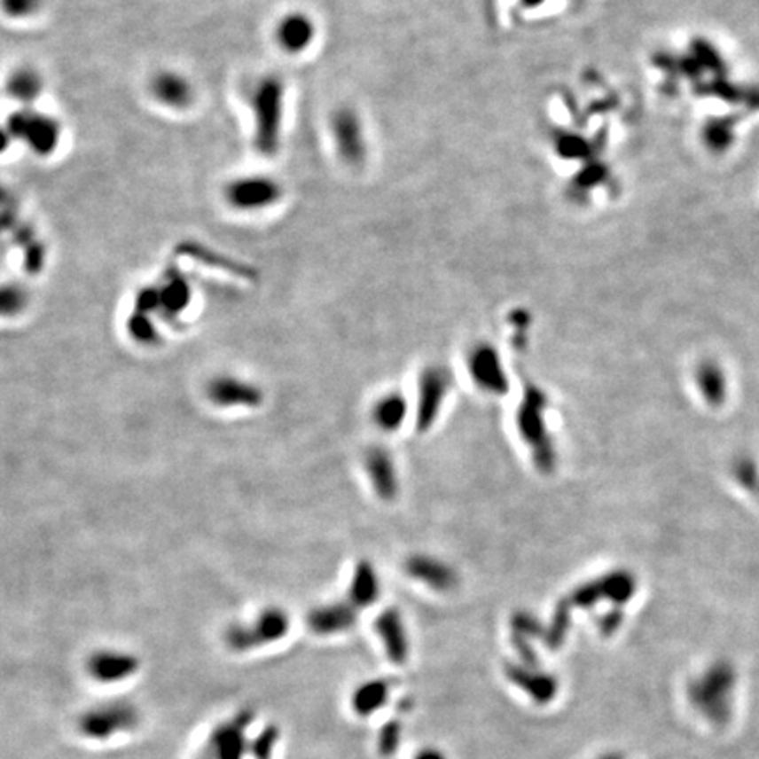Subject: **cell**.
Instances as JSON below:
<instances>
[{
  "label": "cell",
  "instance_id": "cell-1",
  "mask_svg": "<svg viewBox=\"0 0 759 759\" xmlns=\"http://www.w3.org/2000/svg\"><path fill=\"white\" fill-rule=\"evenodd\" d=\"M245 97L252 114V145L261 157L271 159L282 145L285 83L277 74H262L248 85Z\"/></svg>",
  "mask_w": 759,
  "mask_h": 759
},
{
  "label": "cell",
  "instance_id": "cell-2",
  "mask_svg": "<svg viewBox=\"0 0 759 759\" xmlns=\"http://www.w3.org/2000/svg\"><path fill=\"white\" fill-rule=\"evenodd\" d=\"M5 125L14 143L25 146L39 159L53 157L64 137V125L55 114L34 107H16L7 118Z\"/></svg>",
  "mask_w": 759,
  "mask_h": 759
},
{
  "label": "cell",
  "instance_id": "cell-3",
  "mask_svg": "<svg viewBox=\"0 0 759 759\" xmlns=\"http://www.w3.org/2000/svg\"><path fill=\"white\" fill-rule=\"evenodd\" d=\"M222 202L238 215H257L271 209L284 199V187L264 173L231 176L220 190Z\"/></svg>",
  "mask_w": 759,
  "mask_h": 759
},
{
  "label": "cell",
  "instance_id": "cell-4",
  "mask_svg": "<svg viewBox=\"0 0 759 759\" xmlns=\"http://www.w3.org/2000/svg\"><path fill=\"white\" fill-rule=\"evenodd\" d=\"M735 673L726 663L712 666L700 680H696L689 696L692 705L714 724H724L732 714V691Z\"/></svg>",
  "mask_w": 759,
  "mask_h": 759
},
{
  "label": "cell",
  "instance_id": "cell-5",
  "mask_svg": "<svg viewBox=\"0 0 759 759\" xmlns=\"http://www.w3.org/2000/svg\"><path fill=\"white\" fill-rule=\"evenodd\" d=\"M146 94L160 109L187 113L197 102V87L187 73L176 67H159L146 80Z\"/></svg>",
  "mask_w": 759,
  "mask_h": 759
},
{
  "label": "cell",
  "instance_id": "cell-6",
  "mask_svg": "<svg viewBox=\"0 0 759 759\" xmlns=\"http://www.w3.org/2000/svg\"><path fill=\"white\" fill-rule=\"evenodd\" d=\"M139 721V714L127 703H107L95 707L80 717V733L90 740H107L118 733L132 730Z\"/></svg>",
  "mask_w": 759,
  "mask_h": 759
},
{
  "label": "cell",
  "instance_id": "cell-7",
  "mask_svg": "<svg viewBox=\"0 0 759 759\" xmlns=\"http://www.w3.org/2000/svg\"><path fill=\"white\" fill-rule=\"evenodd\" d=\"M288 630V617L280 610H266L252 626H236L229 631L227 642L236 651H248L255 646L282 638Z\"/></svg>",
  "mask_w": 759,
  "mask_h": 759
},
{
  "label": "cell",
  "instance_id": "cell-8",
  "mask_svg": "<svg viewBox=\"0 0 759 759\" xmlns=\"http://www.w3.org/2000/svg\"><path fill=\"white\" fill-rule=\"evenodd\" d=\"M46 92V78L34 64H16L4 78V94L18 107H34Z\"/></svg>",
  "mask_w": 759,
  "mask_h": 759
},
{
  "label": "cell",
  "instance_id": "cell-9",
  "mask_svg": "<svg viewBox=\"0 0 759 759\" xmlns=\"http://www.w3.org/2000/svg\"><path fill=\"white\" fill-rule=\"evenodd\" d=\"M315 37L313 20L301 11L282 14L273 27V39L280 51L286 55H299L306 51Z\"/></svg>",
  "mask_w": 759,
  "mask_h": 759
},
{
  "label": "cell",
  "instance_id": "cell-10",
  "mask_svg": "<svg viewBox=\"0 0 759 759\" xmlns=\"http://www.w3.org/2000/svg\"><path fill=\"white\" fill-rule=\"evenodd\" d=\"M137 668L139 661L136 656L120 651H97L87 663L90 677L102 684L121 682L132 677Z\"/></svg>",
  "mask_w": 759,
  "mask_h": 759
},
{
  "label": "cell",
  "instance_id": "cell-11",
  "mask_svg": "<svg viewBox=\"0 0 759 759\" xmlns=\"http://www.w3.org/2000/svg\"><path fill=\"white\" fill-rule=\"evenodd\" d=\"M542 406H544L542 395L536 390H528V397L522 404V411L519 413V422L524 436L531 442L535 449H538V458L542 461V466L549 468L552 450H551V445L547 443V436H544L545 426L542 419Z\"/></svg>",
  "mask_w": 759,
  "mask_h": 759
},
{
  "label": "cell",
  "instance_id": "cell-12",
  "mask_svg": "<svg viewBox=\"0 0 759 759\" xmlns=\"http://www.w3.org/2000/svg\"><path fill=\"white\" fill-rule=\"evenodd\" d=\"M506 677L517 685L520 687L524 692H528L538 705H547L551 703L556 694H558V680L552 675L542 673L538 669L533 671L531 666H515V664H508L506 666Z\"/></svg>",
  "mask_w": 759,
  "mask_h": 759
},
{
  "label": "cell",
  "instance_id": "cell-13",
  "mask_svg": "<svg viewBox=\"0 0 759 759\" xmlns=\"http://www.w3.org/2000/svg\"><path fill=\"white\" fill-rule=\"evenodd\" d=\"M250 716H238L232 723L222 724L209 739V755L206 759H241L245 753V728Z\"/></svg>",
  "mask_w": 759,
  "mask_h": 759
},
{
  "label": "cell",
  "instance_id": "cell-14",
  "mask_svg": "<svg viewBox=\"0 0 759 759\" xmlns=\"http://www.w3.org/2000/svg\"><path fill=\"white\" fill-rule=\"evenodd\" d=\"M449 379L440 370H429L420 379V399H419V426L426 429L431 426L440 404L445 397Z\"/></svg>",
  "mask_w": 759,
  "mask_h": 759
},
{
  "label": "cell",
  "instance_id": "cell-15",
  "mask_svg": "<svg viewBox=\"0 0 759 759\" xmlns=\"http://www.w3.org/2000/svg\"><path fill=\"white\" fill-rule=\"evenodd\" d=\"M375 626L390 661L394 664L404 663L408 658V640L399 614L395 610L381 614Z\"/></svg>",
  "mask_w": 759,
  "mask_h": 759
},
{
  "label": "cell",
  "instance_id": "cell-16",
  "mask_svg": "<svg viewBox=\"0 0 759 759\" xmlns=\"http://www.w3.org/2000/svg\"><path fill=\"white\" fill-rule=\"evenodd\" d=\"M354 605H331L311 612L308 626L317 635H336L348 630L356 622Z\"/></svg>",
  "mask_w": 759,
  "mask_h": 759
},
{
  "label": "cell",
  "instance_id": "cell-17",
  "mask_svg": "<svg viewBox=\"0 0 759 759\" xmlns=\"http://www.w3.org/2000/svg\"><path fill=\"white\" fill-rule=\"evenodd\" d=\"M209 397L222 406L227 404H257L261 401V392L236 379H216L207 388Z\"/></svg>",
  "mask_w": 759,
  "mask_h": 759
},
{
  "label": "cell",
  "instance_id": "cell-18",
  "mask_svg": "<svg viewBox=\"0 0 759 759\" xmlns=\"http://www.w3.org/2000/svg\"><path fill=\"white\" fill-rule=\"evenodd\" d=\"M472 373L476 383L483 388L503 392L506 387V380L503 375L497 356L490 348H476L472 357Z\"/></svg>",
  "mask_w": 759,
  "mask_h": 759
},
{
  "label": "cell",
  "instance_id": "cell-19",
  "mask_svg": "<svg viewBox=\"0 0 759 759\" xmlns=\"http://www.w3.org/2000/svg\"><path fill=\"white\" fill-rule=\"evenodd\" d=\"M390 684L387 680H370L359 685L352 696V707L357 716L368 717L381 708L388 698Z\"/></svg>",
  "mask_w": 759,
  "mask_h": 759
},
{
  "label": "cell",
  "instance_id": "cell-20",
  "mask_svg": "<svg viewBox=\"0 0 759 759\" xmlns=\"http://www.w3.org/2000/svg\"><path fill=\"white\" fill-rule=\"evenodd\" d=\"M157 306L164 308L162 311L173 315L187 308L190 301V288L187 280L180 275H171L160 288H155Z\"/></svg>",
  "mask_w": 759,
  "mask_h": 759
},
{
  "label": "cell",
  "instance_id": "cell-21",
  "mask_svg": "<svg viewBox=\"0 0 759 759\" xmlns=\"http://www.w3.org/2000/svg\"><path fill=\"white\" fill-rule=\"evenodd\" d=\"M368 468L379 494L383 497H392L395 490V473L390 459L383 452H373L368 458Z\"/></svg>",
  "mask_w": 759,
  "mask_h": 759
},
{
  "label": "cell",
  "instance_id": "cell-22",
  "mask_svg": "<svg viewBox=\"0 0 759 759\" xmlns=\"http://www.w3.org/2000/svg\"><path fill=\"white\" fill-rule=\"evenodd\" d=\"M333 134L334 139L338 143L340 152L343 153V157L352 159V153L357 148V125L352 121V114H348V111H340L334 118H333Z\"/></svg>",
  "mask_w": 759,
  "mask_h": 759
},
{
  "label": "cell",
  "instance_id": "cell-23",
  "mask_svg": "<svg viewBox=\"0 0 759 759\" xmlns=\"http://www.w3.org/2000/svg\"><path fill=\"white\" fill-rule=\"evenodd\" d=\"M379 596V580L373 569L363 567L356 573L352 583V605L354 606H368Z\"/></svg>",
  "mask_w": 759,
  "mask_h": 759
},
{
  "label": "cell",
  "instance_id": "cell-24",
  "mask_svg": "<svg viewBox=\"0 0 759 759\" xmlns=\"http://www.w3.org/2000/svg\"><path fill=\"white\" fill-rule=\"evenodd\" d=\"M44 4L46 0H0V14L16 23L30 21L39 16Z\"/></svg>",
  "mask_w": 759,
  "mask_h": 759
},
{
  "label": "cell",
  "instance_id": "cell-25",
  "mask_svg": "<svg viewBox=\"0 0 759 759\" xmlns=\"http://www.w3.org/2000/svg\"><path fill=\"white\" fill-rule=\"evenodd\" d=\"M406 408L401 397L390 395L381 399L375 408V420L383 429H395L404 419Z\"/></svg>",
  "mask_w": 759,
  "mask_h": 759
},
{
  "label": "cell",
  "instance_id": "cell-26",
  "mask_svg": "<svg viewBox=\"0 0 759 759\" xmlns=\"http://www.w3.org/2000/svg\"><path fill=\"white\" fill-rule=\"evenodd\" d=\"M27 292L20 285L0 286V317H12L27 306Z\"/></svg>",
  "mask_w": 759,
  "mask_h": 759
},
{
  "label": "cell",
  "instance_id": "cell-27",
  "mask_svg": "<svg viewBox=\"0 0 759 759\" xmlns=\"http://www.w3.org/2000/svg\"><path fill=\"white\" fill-rule=\"evenodd\" d=\"M410 571H411L417 578H420V580H424L426 583H429V585H433V587H438V589H443V585H442V582L434 576V573H436V575H452V573H450V569L447 568V567H443V565H440V563H434V561H427V559H417V561H413V563L410 565Z\"/></svg>",
  "mask_w": 759,
  "mask_h": 759
},
{
  "label": "cell",
  "instance_id": "cell-28",
  "mask_svg": "<svg viewBox=\"0 0 759 759\" xmlns=\"http://www.w3.org/2000/svg\"><path fill=\"white\" fill-rule=\"evenodd\" d=\"M401 739V724L397 721L387 723L379 735V751L383 756H390L397 751Z\"/></svg>",
  "mask_w": 759,
  "mask_h": 759
},
{
  "label": "cell",
  "instance_id": "cell-29",
  "mask_svg": "<svg viewBox=\"0 0 759 759\" xmlns=\"http://www.w3.org/2000/svg\"><path fill=\"white\" fill-rule=\"evenodd\" d=\"M277 740H278V730L273 726L266 728L264 733L254 744V753L257 759H271V753Z\"/></svg>",
  "mask_w": 759,
  "mask_h": 759
},
{
  "label": "cell",
  "instance_id": "cell-30",
  "mask_svg": "<svg viewBox=\"0 0 759 759\" xmlns=\"http://www.w3.org/2000/svg\"><path fill=\"white\" fill-rule=\"evenodd\" d=\"M12 143H14V139H12L7 125H5V121H2L0 123V155L5 153Z\"/></svg>",
  "mask_w": 759,
  "mask_h": 759
},
{
  "label": "cell",
  "instance_id": "cell-31",
  "mask_svg": "<svg viewBox=\"0 0 759 759\" xmlns=\"http://www.w3.org/2000/svg\"><path fill=\"white\" fill-rule=\"evenodd\" d=\"M415 759H447L445 758V755L443 753H440L438 749H431V747H427V749H422Z\"/></svg>",
  "mask_w": 759,
  "mask_h": 759
},
{
  "label": "cell",
  "instance_id": "cell-32",
  "mask_svg": "<svg viewBox=\"0 0 759 759\" xmlns=\"http://www.w3.org/2000/svg\"><path fill=\"white\" fill-rule=\"evenodd\" d=\"M599 759H621V756H617V755H606V756H601Z\"/></svg>",
  "mask_w": 759,
  "mask_h": 759
}]
</instances>
